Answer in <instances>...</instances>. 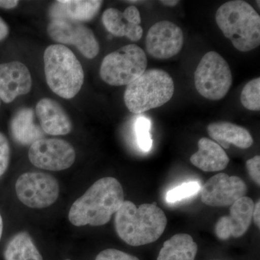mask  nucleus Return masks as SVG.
Segmentation results:
<instances>
[{
    "label": "nucleus",
    "mask_w": 260,
    "mask_h": 260,
    "mask_svg": "<svg viewBox=\"0 0 260 260\" xmlns=\"http://www.w3.org/2000/svg\"><path fill=\"white\" fill-rule=\"evenodd\" d=\"M124 194L115 178L99 179L72 205L68 215L70 223L78 227L105 225L124 203Z\"/></svg>",
    "instance_id": "obj_1"
},
{
    "label": "nucleus",
    "mask_w": 260,
    "mask_h": 260,
    "mask_svg": "<svg viewBox=\"0 0 260 260\" xmlns=\"http://www.w3.org/2000/svg\"><path fill=\"white\" fill-rule=\"evenodd\" d=\"M167 224L165 213L155 204H143L138 208L133 202L124 200L116 213L117 235L130 246L155 242L164 234Z\"/></svg>",
    "instance_id": "obj_2"
},
{
    "label": "nucleus",
    "mask_w": 260,
    "mask_h": 260,
    "mask_svg": "<svg viewBox=\"0 0 260 260\" xmlns=\"http://www.w3.org/2000/svg\"><path fill=\"white\" fill-rule=\"evenodd\" d=\"M215 20L219 28L237 50L246 52L260 44V16L249 3L234 0L217 10Z\"/></svg>",
    "instance_id": "obj_3"
},
{
    "label": "nucleus",
    "mask_w": 260,
    "mask_h": 260,
    "mask_svg": "<svg viewBox=\"0 0 260 260\" xmlns=\"http://www.w3.org/2000/svg\"><path fill=\"white\" fill-rule=\"evenodd\" d=\"M46 80L51 90L63 99L78 95L84 83L83 66L69 48L53 44L44 54Z\"/></svg>",
    "instance_id": "obj_4"
},
{
    "label": "nucleus",
    "mask_w": 260,
    "mask_h": 260,
    "mask_svg": "<svg viewBox=\"0 0 260 260\" xmlns=\"http://www.w3.org/2000/svg\"><path fill=\"white\" fill-rule=\"evenodd\" d=\"M174 93V81L169 73L160 69H150L127 85L124 94V104L130 112L142 114L167 104Z\"/></svg>",
    "instance_id": "obj_5"
},
{
    "label": "nucleus",
    "mask_w": 260,
    "mask_h": 260,
    "mask_svg": "<svg viewBox=\"0 0 260 260\" xmlns=\"http://www.w3.org/2000/svg\"><path fill=\"white\" fill-rule=\"evenodd\" d=\"M145 51L136 44L124 46L108 54L100 68L101 78L112 86L127 85L146 71Z\"/></svg>",
    "instance_id": "obj_6"
},
{
    "label": "nucleus",
    "mask_w": 260,
    "mask_h": 260,
    "mask_svg": "<svg viewBox=\"0 0 260 260\" xmlns=\"http://www.w3.org/2000/svg\"><path fill=\"white\" fill-rule=\"evenodd\" d=\"M194 85L198 93L212 101L223 99L233 83L230 67L216 51H209L200 60L194 72Z\"/></svg>",
    "instance_id": "obj_7"
},
{
    "label": "nucleus",
    "mask_w": 260,
    "mask_h": 260,
    "mask_svg": "<svg viewBox=\"0 0 260 260\" xmlns=\"http://www.w3.org/2000/svg\"><path fill=\"white\" fill-rule=\"evenodd\" d=\"M15 190L19 200L28 208H47L54 204L59 194L57 180L42 172L24 173L18 177Z\"/></svg>",
    "instance_id": "obj_8"
},
{
    "label": "nucleus",
    "mask_w": 260,
    "mask_h": 260,
    "mask_svg": "<svg viewBox=\"0 0 260 260\" xmlns=\"http://www.w3.org/2000/svg\"><path fill=\"white\" fill-rule=\"evenodd\" d=\"M28 158L39 169L59 172L73 165L76 153L74 148L65 140L43 138L30 145Z\"/></svg>",
    "instance_id": "obj_9"
},
{
    "label": "nucleus",
    "mask_w": 260,
    "mask_h": 260,
    "mask_svg": "<svg viewBox=\"0 0 260 260\" xmlns=\"http://www.w3.org/2000/svg\"><path fill=\"white\" fill-rule=\"evenodd\" d=\"M47 34L61 45L75 46L88 59H94L100 51L93 30L81 23L62 19L52 20L48 25Z\"/></svg>",
    "instance_id": "obj_10"
},
{
    "label": "nucleus",
    "mask_w": 260,
    "mask_h": 260,
    "mask_svg": "<svg viewBox=\"0 0 260 260\" xmlns=\"http://www.w3.org/2000/svg\"><path fill=\"white\" fill-rule=\"evenodd\" d=\"M247 186L240 177L220 173L208 179L201 190V200L211 207L232 206L246 196Z\"/></svg>",
    "instance_id": "obj_11"
},
{
    "label": "nucleus",
    "mask_w": 260,
    "mask_h": 260,
    "mask_svg": "<svg viewBox=\"0 0 260 260\" xmlns=\"http://www.w3.org/2000/svg\"><path fill=\"white\" fill-rule=\"evenodd\" d=\"M184 44V34L180 27L168 20L154 24L146 37V50L157 59H167L177 55Z\"/></svg>",
    "instance_id": "obj_12"
},
{
    "label": "nucleus",
    "mask_w": 260,
    "mask_h": 260,
    "mask_svg": "<svg viewBox=\"0 0 260 260\" xmlns=\"http://www.w3.org/2000/svg\"><path fill=\"white\" fill-rule=\"evenodd\" d=\"M254 205L253 200L246 196L234 203L229 215L219 218L215 224L216 237L220 240L243 237L250 226Z\"/></svg>",
    "instance_id": "obj_13"
},
{
    "label": "nucleus",
    "mask_w": 260,
    "mask_h": 260,
    "mask_svg": "<svg viewBox=\"0 0 260 260\" xmlns=\"http://www.w3.org/2000/svg\"><path fill=\"white\" fill-rule=\"evenodd\" d=\"M32 88V78L25 64L18 61L0 64V99L6 104L25 95Z\"/></svg>",
    "instance_id": "obj_14"
},
{
    "label": "nucleus",
    "mask_w": 260,
    "mask_h": 260,
    "mask_svg": "<svg viewBox=\"0 0 260 260\" xmlns=\"http://www.w3.org/2000/svg\"><path fill=\"white\" fill-rule=\"evenodd\" d=\"M36 113L44 133L59 136L69 134L73 129L71 119L59 103L51 99L38 102Z\"/></svg>",
    "instance_id": "obj_15"
},
{
    "label": "nucleus",
    "mask_w": 260,
    "mask_h": 260,
    "mask_svg": "<svg viewBox=\"0 0 260 260\" xmlns=\"http://www.w3.org/2000/svg\"><path fill=\"white\" fill-rule=\"evenodd\" d=\"M102 4L100 0H59L51 5L49 15L52 20L90 21L100 11Z\"/></svg>",
    "instance_id": "obj_16"
},
{
    "label": "nucleus",
    "mask_w": 260,
    "mask_h": 260,
    "mask_svg": "<svg viewBox=\"0 0 260 260\" xmlns=\"http://www.w3.org/2000/svg\"><path fill=\"white\" fill-rule=\"evenodd\" d=\"M198 151L193 154L190 161L194 167L205 172L223 171L227 167L229 158L218 143L207 138L198 141Z\"/></svg>",
    "instance_id": "obj_17"
},
{
    "label": "nucleus",
    "mask_w": 260,
    "mask_h": 260,
    "mask_svg": "<svg viewBox=\"0 0 260 260\" xmlns=\"http://www.w3.org/2000/svg\"><path fill=\"white\" fill-rule=\"evenodd\" d=\"M208 133L212 139L225 149L232 144L239 148L247 149L254 143L247 129L228 121L211 123L208 126Z\"/></svg>",
    "instance_id": "obj_18"
},
{
    "label": "nucleus",
    "mask_w": 260,
    "mask_h": 260,
    "mask_svg": "<svg viewBox=\"0 0 260 260\" xmlns=\"http://www.w3.org/2000/svg\"><path fill=\"white\" fill-rule=\"evenodd\" d=\"M12 136L19 144L31 145L43 139L44 133L34 123V112L30 108H23L15 113L10 123Z\"/></svg>",
    "instance_id": "obj_19"
},
{
    "label": "nucleus",
    "mask_w": 260,
    "mask_h": 260,
    "mask_svg": "<svg viewBox=\"0 0 260 260\" xmlns=\"http://www.w3.org/2000/svg\"><path fill=\"white\" fill-rule=\"evenodd\" d=\"M198 251L190 235L178 234L164 242L157 260H194Z\"/></svg>",
    "instance_id": "obj_20"
},
{
    "label": "nucleus",
    "mask_w": 260,
    "mask_h": 260,
    "mask_svg": "<svg viewBox=\"0 0 260 260\" xmlns=\"http://www.w3.org/2000/svg\"><path fill=\"white\" fill-rule=\"evenodd\" d=\"M102 23L112 35L116 37H125L132 42H138L143 34L140 25L130 23L124 18L123 13L116 8H109L102 15Z\"/></svg>",
    "instance_id": "obj_21"
},
{
    "label": "nucleus",
    "mask_w": 260,
    "mask_h": 260,
    "mask_svg": "<svg viewBox=\"0 0 260 260\" xmlns=\"http://www.w3.org/2000/svg\"><path fill=\"white\" fill-rule=\"evenodd\" d=\"M5 260H43L42 254L26 232H20L12 238L5 247Z\"/></svg>",
    "instance_id": "obj_22"
},
{
    "label": "nucleus",
    "mask_w": 260,
    "mask_h": 260,
    "mask_svg": "<svg viewBox=\"0 0 260 260\" xmlns=\"http://www.w3.org/2000/svg\"><path fill=\"white\" fill-rule=\"evenodd\" d=\"M241 103L248 110H260V78H254L246 84L241 93Z\"/></svg>",
    "instance_id": "obj_23"
},
{
    "label": "nucleus",
    "mask_w": 260,
    "mask_h": 260,
    "mask_svg": "<svg viewBox=\"0 0 260 260\" xmlns=\"http://www.w3.org/2000/svg\"><path fill=\"white\" fill-rule=\"evenodd\" d=\"M200 189L199 183L196 181L184 183L168 191L166 199L168 203H177L197 194Z\"/></svg>",
    "instance_id": "obj_24"
},
{
    "label": "nucleus",
    "mask_w": 260,
    "mask_h": 260,
    "mask_svg": "<svg viewBox=\"0 0 260 260\" xmlns=\"http://www.w3.org/2000/svg\"><path fill=\"white\" fill-rule=\"evenodd\" d=\"M150 120L145 117L138 118L135 124L138 145L144 152H148L153 145V140L150 133Z\"/></svg>",
    "instance_id": "obj_25"
},
{
    "label": "nucleus",
    "mask_w": 260,
    "mask_h": 260,
    "mask_svg": "<svg viewBox=\"0 0 260 260\" xmlns=\"http://www.w3.org/2000/svg\"><path fill=\"white\" fill-rule=\"evenodd\" d=\"M10 147L8 138L0 133V177L3 175L8 169L10 164Z\"/></svg>",
    "instance_id": "obj_26"
},
{
    "label": "nucleus",
    "mask_w": 260,
    "mask_h": 260,
    "mask_svg": "<svg viewBox=\"0 0 260 260\" xmlns=\"http://www.w3.org/2000/svg\"><path fill=\"white\" fill-rule=\"evenodd\" d=\"M95 260H140L136 256L115 249H107L101 251Z\"/></svg>",
    "instance_id": "obj_27"
},
{
    "label": "nucleus",
    "mask_w": 260,
    "mask_h": 260,
    "mask_svg": "<svg viewBox=\"0 0 260 260\" xmlns=\"http://www.w3.org/2000/svg\"><path fill=\"white\" fill-rule=\"evenodd\" d=\"M246 167L251 179L258 186L260 185V156L256 155L246 162Z\"/></svg>",
    "instance_id": "obj_28"
},
{
    "label": "nucleus",
    "mask_w": 260,
    "mask_h": 260,
    "mask_svg": "<svg viewBox=\"0 0 260 260\" xmlns=\"http://www.w3.org/2000/svg\"><path fill=\"white\" fill-rule=\"evenodd\" d=\"M123 15L130 23L135 24V25H140L141 23L140 11L136 7H128L123 13Z\"/></svg>",
    "instance_id": "obj_29"
},
{
    "label": "nucleus",
    "mask_w": 260,
    "mask_h": 260,
    "mask_svg": "<svg viewBox=\"0 0 260 260\" xmlns=\"http://www.w3.org/2000/svg\"><path fill=\"white\" fill-rule=\"evenodd\" d=\"M9 27L4 20L0 17V42L4 40L9 35Z\"/></svg>",
    "instance_id": "obj_30"
},
{
    "label": "nucleus",
    "mask_w": 260,
    "mask_h": 260,
    "mask_svg": "<svg viewBox=\"0 0 260 260\" xmlns=\"http://www.w3.org/2000/svg\"><path fill=\"white\" fill-rule=\"evenodd\" d=\"M252 218L254 220V224L259 229L260 228V202L257 201L256 204L254 205L253 208Z\"/></svg>",
    "instance_id": "obj_31"
},
{
    "label": "nucleus",
    "mask_w": 260,
    "mask_h": 260,
    "mask_svg": "<svg viewBox=\"0 0 260 260\" xmlns=\"http://www.w3.org/2000/svg\"><path fill=\"white\" fill-rule=\"evenodd\" d=\"M19 4L18 0H0V8L10 10L16 8Z\"/></svg>",
    "instance_id": "obj_32"
},
{
    "label": "nucleus",
    "mask_w": 260,
    "mask_h": 260,
    "mask_svg": "<svg viewBox=\"0 0 260 260\" xmlns=\"http://www.w3.org/2000/svg\"><path fill=\"white\" fill-rule=\"evenodd\" d=\"M160 3L162 5H167V6L174 7L179 4L180 1L179 0H161Z\"/></svg>",
    "instance_id": "obj_33"
},
{
    "label": "nucleus",
    "mask_w": 260,
    "mask_h": 260,
    "mask_svg": "<svg viewBox=\"0 0 260 260\" xmlns=\"http://www.w3.org/2000/svg\"><path fill=\"white\" fill-rule=\"evenodd\" d=\"M3 232V220L2 218L1 214H0V240H1L2 235Z\"/></svg>",
    "instance_id": "obj_34"
},
{
    "label": "nucleus",
    "mask_w": 260,
    "mask_h": 260,
    "mask_svg": "<svg viewBox=\"0 0 260 260\" xmlns=\"http://www.w3.org/2000/svg\"><path fill=\"white\" fill-rule=\"evenodd\" d=\"M257 3H258V6H259V1H258Z\"/></svg>",
    "instance_id": "obj_35"
},
{
    "label": "nucleus",
    "mask_w": 260,
    "mask_h": 260,
    "mask_svg": "<svg viewBox=\"0 0 260 260\" xmlns=\"http://www.w3.org/2000/svg\"><path fill=\"white\" fill-rule=\"evenodd\" d=\"M0 106H1V99H0Z\"/></svg>",
    "instance_id": "obj_36"
},
{
    "label": "nucleus",
    "mask_w": 260,
    "mask_h": 260,
    "mask_svg": "<svg viewBox=\"0 0 260 260\" xmlns=\"http://www.w3.org/2000/svg\"><path fill=\"white\" fill-rule=\"evenodd\" d=\"M64 260H70V259H64Z\"/></svg>",
    "instance_id": "obj_37"
}]
</instances>
